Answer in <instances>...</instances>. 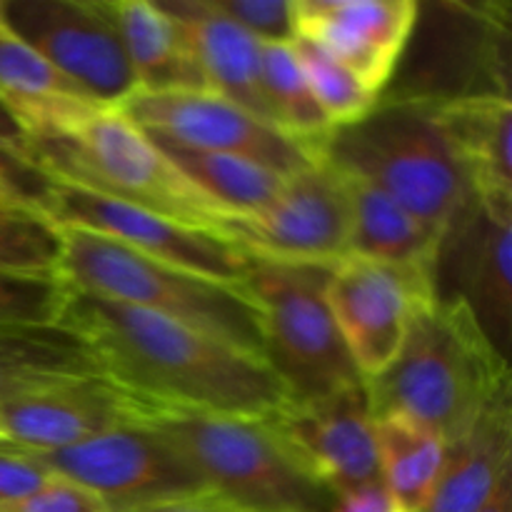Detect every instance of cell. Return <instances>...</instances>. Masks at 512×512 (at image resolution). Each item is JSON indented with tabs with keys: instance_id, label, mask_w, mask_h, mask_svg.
Wrapping results in <instances>:
<instances>
[{
	"instance_id": "cell-1",
	"label": "cell",
	"mask_w": 512,
	"mask_h": 512,
	"mask_svg": "<svg viewBox=\"0 0 512 512\" xmlns=\"http://www.w3.org/2000/svg\"><path fill=\"white\" fill-rule=\"evenodd\" d=\"M60 325L143 405L268 418L290 400L265 358L158 313L70 288Z\"/></svg>"
},
{
	"instance_id": "cell-2",
	"label": "cell",
	"mask_w": 512,
	"mask_h": 512,
	"mask_svg": "<svg viewBox=\"0 0 512 512\" xmlns=\"http://www.w3.org/2000/svg\"><path fill=\"white\" fill-rule=\"evenodd\" d=\"M365 393L373 420L403 415L450 445L510 393L508 358L463 300H438L413 315L400 353Z\"/></svg>"
},
{
	"instance_id": "cell-3",
	"label": "cell",
	"mask_w": 512,
	"mask_h": 512,
	"mask_svg": "<svg viewBox=\"0 0 512 512\" xmlns=\"http://www.w3.org/2000/svg\"><path fill=\"white\" fill-rule=\"evenodd\" d=\"M25 153L60 185L215 233L228 220L120 110L93 108L63 128L28 135Z\"/></svg>"
},
{
	"instance_id": "cell-4",
	"label": "cell",
	"mask_w": 512,
	"mask_h": 512,
	"mask_svg": "<svg viewBox=\"0 0 512 512\" xmlns=\"http://www.w3.org/2000/svg\"><path fill=\"white\" fill-rule=\"evenodd\" d=\"M58 230V275L73 290L178 320L263 358L258 313L243 285L145 258L105 235L80 228Z\"/></svg>"
},
{
	"instance_id": "cell-5",
	"label": "cell",
	"mask_w": 512,
	"mask_h": 512,
	"mask_svg": "<svg viewBox=\"0 0 512 512\" xmlns=\"http://www.w3.org/2000/svg\"><path fill=\"white\" fill-rule=\"evenodd\" d=\"M143 423L193 465L208 493L240 510H333V495L305 473L268 418L143 405Z\"/></svg>"
},
{
	"instance_id": "cell-6",
	"label": "cell",
	"mask_w": 512,
	"mask_h": 512,
	"mask_svg": "<svg viewBox=\"0 0 512 512\" xmlns=\"http://www.w3.org/2000/svg\"><path fill=\"white\" fill-rule=\"evenodd\" d=\"M320 160L378 188L440 235L470 203L428 98L380 100L363 120L333 130Z\"/></svg>"
},
{
	"instance_id": "cell-7",
	"label": "cell",
	"mask_w": 512,
	"mask_h": 512,
	"mask_svg": "<svg viewBox=\"0 0 512 512\" xmlns=\"http://www.w3.org/2000/svg\"><path fill=\"white\" fill-rule=\"evenodd\" d=\"M330 268L250 258L243 290L258 313L260 345L293 403L365 383L328 305Z\"/></svg>"
},
{
	"instance_id": "cell-8",
	"label": "cell",
	"mask_w": 512,
	"mask_h": 512,
	"mask_svg": "<svg viewBox=\"0 0 512 512\" xmlns=\"http://www.w3.org/2000/svg\"><path fill=\"white\" fill-rule=\"evenodd\" d=\"M0 18L95 108L118 110L138 93L103 0H0Z\"/></svg>"
},
{
	"instance_id": "cell-9",
	"label": "cell",
	"mask_w": 512,
	"mask_h": 512,
	"mask_svg": "<svg viewBox=\"0 0 512 512\" xmlns=\"http://www.w3.org/2000/svg\"><path fill=\"white\" fill-rule=\"evenodd\" d=\"M35 455L50 475L98 495L108 512H133L205 490L193 465L143 420L73 448Z\"/></svg>"
},
{
	"instance_id": "cell-10",
	"label": "cell",
	"mask_w": 512,
	"mask_h": 512,
	"mask_svg": "<svg viewBox=\"0 0 512 512\" xmlns=\"http://www.w3.org/2000/svg\"><path fill=\"white\" fill-rule=\"evenodd\" d=\"M45 218L58 228H80L105 235L145 258L220 283L243 285L250 268V255L228 235L193 228L73 185L55 183Z\"/></svg>"
},
{
	"instance_id": "cell-11",
	"label": "cell",
	"mask_w": 512,
	"mask_h": 512,
	"mask_svg": "<svg viewBox=\"0 0 512 512\" xmlns=\"http://www.w3.org/2000/svg\"><path fill=\"white\" fill-rule=\"evenodd\" d=\"M250 258L333 268L348 258V205L340 175L328 160H313L288 175L283 188L258 213L223 225Z\"/></svg>"
},
{
	"instance_id": "cell-12",
	"label": "cell",
	"mask_w": 512,
	"mask_h": 512,
	"mask_svg": "<svg viewBox=\"0 0 512 512\" xmlns=\"http://www.w3.org/2000/svg\"><path fill=\"white\" fill-rule=\"evenodd\" d=\"M118 110L153 143L238 155L285 178L313 163V158L278 128L213 90L135 93Z\"/></svg>"
},
{
	"instance_id": "cell-13",
	"label": "cell",
	"mask_w": 512,
	"mask_h": 512,
	"mask_svg": "<svg viewBox=\"0 0 512 512\" xmlns=\"http://www.w3.org/2000/svg\"><path fill=\"white\" fill-rule=\"evenodd\" d=\"M328 305L363 380L383 373L403 348L410 320L438 303L435 280L348 255L330 268Z\"/></svg>"
},
{
	"instance_id": "cell-14",
	"label": "cell",
	"mask_w": 512,
	"mask_h": 512,
	"mask_svg": "<svg viewBox=\"0 0 512 512\" xmlns=\"http://www.w3.org/2000/svg\"><path fill=\"white\" fill-rule=\"evenodd\" d=\"M268 423L305 473L333 498L380 483L375 420L365 383L308 403L288 400L278 413L268 415Z\"/></svg>"
},
{
	"instance_id": "cell-15",
	"label": "cell",
	"mask_w": 512,
	"mask_h": 512,
	"mask_svg": "<svg viewBox=\"0 0 512 512\" xmlns=\"http://www.w3.org/2000/svg\"><path fill=\"white\" fill-rule=\"evenodd\" d=\"M512 205H483L470 198L448 225L438 253L440 300H463L495 348L508 358L512 318Z\"/></svg>"
},
{
	"instance_id": "cell-16",
	"label": "cell",
	"mask_w": 512,
	"mask_h": 512,
	"mask_svg": "<svg viewBox=\"0 0 512 512\" xmlns=\"http://www.w3.org/2000/svg\"><path fill=\"white\" fill-rule=\"evenodd\" d=\"M418 13L415 0H293L295 38L318 45L375 95L393 80Z\"/></svg>"
},
{
	"instance_id": "cell-17",
	"label": "cell",
	"mask_w": 512,
	"mask_h": 512,
	"mask_svg": "<svg viewBox=\"0 0 512 512\" xmlns=\"http://www.w3.org/2000/svg\"><path fill=\"white\" fill-rule=\"evenodd\" d=\"M143 420V403L100 373L0 400V440L30 453L73 448Z\"/></svg>"
},
{
	"instance_id": "cell-18",
	"label": "cell",
	"mask_w": 512,
	"mask_h": 512,
	"mask_svg": "<svg viewBox=\"0 0 512 512\" xmlns=\"http://www.w3.org/2000/svg\"><path fill=\"white\" fill-rule=\"evenodd\" d=\"M430 103L470 198L483 205H512L510 95L463 93Z\"/></svg>"
},
{
	"instance_id": "cell-19",
	"label": "cell",
	"mask_w": 512,
	"mask_h": 512,
	"mask_svg": "<svg viewBox=\"0 0 512 512\" xmlns=\"http://www.w3.org/2000/svg\"><path fill=\"white\" fill-rule=\"evenodd\" d=\"M158 5L185 30L208 88L273 125L263 95V45L225 18L210 0H158Z\"/></svg>"
},
{
	"instance_id": "cell-20",
	"label": "cell",
	"mask_w": 512,
	"mask_h": 512,
	"mask_svg": "<svg viewBox=\"0 0 512 512\" xmlns=\"http://www.w3.org/2000/svg\"><path fill=\"white\" fill-rule=\"evenodd\" d=\"M348 205L350 255L390 265L438 285V253L443 235L365 180L340 173Z\"/></svg>"
},
{
	"instance_id": "cell-21",
	"label": "cell",
	"mask_w": 512,
	"mask_h": 512,
	"mask_svg": "<svg viewBox=\"0 0 512 512\" xmlns=\"http://www.w3.org/2000/svg\"><path fill=\"white\" fill-rule=\"evenodd\" d=\"M123 43L138 93L210 90L178 20L150 0H103Z\"/></svg>"
},
{
	"instance_id": "cell-22",
	"label": "cell",
	"mask_w": 512,
	"mask_h": 512,
	"mask_svg": "<svg viewBox=\"0 0 512 512\" xmlns=\"http://www.w3.org/2000/svg\"><path fill=\"white\" fill-rule=\"evenodd\" d=\"M512 475V400L498 395L448 445L443 473L423 512H480Z\"/></svg>"
},
{
	"instance_id": "cell-23",
	"label": "cell",
	"mask_w": 512,
	"mask_h": 512,
	"mask_svg": "<svg viewBox=\"0 0 512 512\" xmlns=\"http://www.w3.org/2000/svg\"><path fill=\"white\" fill-rule=\"evenodd\" d=\"M0 108L18 120L28 138L43 130L63 128L95 105L0 18Z\"/></svg>"
},
{
	"instance_id": "cell-24",
	"label": "cell",
	"mask_w": 512,
	"mask_h": 512,
	"mask_svg": "<svg viewBox=\"0 0 512 512\" xmlns=\"http://www.w3.org/2000/svg\"><path fill=\"white\" fill-rule=\"evenodd\" d=\"M95 373L88 348L63 325H0V400Z\"/></svg>"
},
{
	"instance_id": "cell-25",
	"label": "cell",
	"mask_w": 512,
	"mask_h": 512,
	"mask_svg": "<svg viewBox=\"0 0 512 512\" xmlns=\"http://www.w3.org/2000/svg\"><path fill=\"white\" fill-rule=\"evenodd\" d=\"M380 483L398 512H423L435 493L448 443L403 415L375 420Z\"/></svg>"
},
{
	"instance_id": "cell-26",
	"label": "cell",
	"mask_w": 512,
	"mask_h": 512,
	"mask_svg": "<svg viewBox=\"0 0 512 512\" xmlns=\"http://www.w3.org/2000/svg\"><path fill=\"white\" fill-rule=\"evenodd\" d=\"M155 145L225 218L258 213L285 183V175L238 155L205 153L170 143Z\"/></svg>"
},
{
	"instance_id": "cell-27",
	"label": "cell",
	"mask_w": 512,
	"mask_h": 512,
	"mask_svg": "<svg viewBox=\"0 0 512 512\" xmlns=\"http://www.w3.org/2000/svg\"><path fill=\"white\" fill-rule=\"evenodd\" d=\"M263 95L273 125L313 160L323 158L333 125L323 115L308 88L293 43H270L260 48Z\"/></svg>"
},
{
	"instance_id": "cell-28",
	"label": "cell",
	"mask_w": 512,
	"mask_h": 512,
	"mask_svg": "<svg viewBox=\"0 0 512 512\" xmlns=\"http://www.w3.org/2000/svg\"><path fill=\"white\" fill-rule=\"evenodd\" d=\"M293 50L298 55L300 70L308 80L310 93L328 123L333 125V130L358 123L380 103V95L365 88L348 68L323 53L318 45L295 38Z\"/></svg>"
},
{
	"instance_id": "cell-29",
	"label": "cell",
	"mask_w": 512,
	"mask_h": 512,
	"mask_svg": "<svg viewBox=\"0 0 512 512\" xmlns=\"http://www.w3.org/2000/svg\"><path fill=\"white\" fill-rule=\"evenodd\" d=\"M58 260V225L43 215L0 208V268L58 275Z\"/></svg>"
},
{
	"instance_id": "cell-30",
	"label": "cell",
	"mask_w": 512,
	"mask_h": 512,
	"mask_svg": "<svg viewBox=\"0 0 512 512\" xmlns=\"http://www.w3.org/2000/svg\"><path fill=\"white\" fill-rule=\"evenodd\" d=\"M70 285L55 273L0 268V325H60Z\"/></svg>"
},
{
	"instance_id": "cell-31",
	"label": "cell",
	"mask_w": 512,
	"mask_h": 512,
	"mask_svg": "<svg viewBox=\"0 0 512 512\" xmlns=\"http://www.w3.org/2000/svg\"><path fill=\"white\" fill-rule=\"evenodd\" d=\"M55 180H50L25 150L0 143V208L23 213H48Z\"/></svg>"
},
{
	"instance_id": "cell-32",
	"label": "cell",
	"mask_w": 512,
	"mask_h": 512,
	"mask_svg": "<svg viewBox=\"0 0 512 512\" xmlns=\"http://www.w3.org/2000/svg\"><path fill=\"white\" fill-rule=\"evenodd\" d=\"M225 18L253 35L260 45L293 43V0H210Z\"/></svg>"
},
{
	"instance_id": "cell-33",
	"label": "cell",
	"mask_w": 512,
	"mask_h": 512,
	"mask_svg": "<svg viewBox=\"0 0 512 512\" xmlns=\"http://www.w3.org/2000/svg\"><path fill=\"white\" fill-rule=\"evenodd\" d=\"M0 512H108V508L90 490L80 488L60 475H50L30 495L15 500V503L0 505Z\"/></svg>"
},
{
	"instance_id": "cell-34",
	"label": "cell",
	"mask_w": 512,
	"mask_h": 512,
	"mask_svg": "<svg viewBox=\"0 0 512 512\" xmlns=\"http://www.w3.org/2000/svg\"><path fill=\"white\" fill-rule=\"evenodd\" d=\"M48 478V468L38 455L0 440V505L25 498Z\"/></svg>"
},
{
	"instance_id": "cell-35",
	"label": "cell",
	"mask_w": 512,
	"mask_h": 512,
	"mask_svg": "<svg viewBox=\"0 0 512 512\" xmlns=\"http://www.w3.org/2000/svg\"><path fill=\"white\" fill-rule=\"evenodd\" d=\"M330 512H398V508H395L393 498L383 488V483H373L338 495Z\"/></svg>"
},
{
	"instance_id": "cell-36",
	"label": "cell",
	"mask_w": 512,
	"mask_h": 512,
	"mask_svg": "<svg viewBox=\"0 0 512 512\" xmlns=\"http://www.w3.org/2000/svg\"><path fill=\"white\" fill-rule=\"evenodd\" d=\"M133 512H245V510H240L238 505L228 503V500L203 490V493L180 495V498L163 500V503L145 505V508H138Z\"/></svg>"
},
{
	"instance_id": "cell-37",
	"label": "cell",
	"mask_w": 512,
	"mask_h": 512,
	"mask_svg": "<svg viewBox=\"0 0 512 512\" xmlns=\"http://www.w3.org/2000/svg\"><path fill=\"white\" fill-rule=\"evenodd\" d=\"M0 143L10 145V148L25 150L23 128H20L18 120H15L5 108H0Z\"/></svg>"
},
{
	"instance_id": "cell-38",
	"label": "cell",
	"mask_w": 512,
	"mask_h": 512,
	"mask_svg": "<svg viewBox=\"0 0 512 512\" xmlns=\"http://www.w3.org/2000/svg\"><path fill=\"white\" fill-rule=\"evenodd\" d=\"M480 512H512V475L503 480V485L495 490V495L490 498V503L485 505Z\"/></svg>"
}]
</instances>
